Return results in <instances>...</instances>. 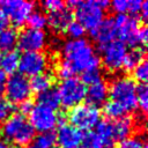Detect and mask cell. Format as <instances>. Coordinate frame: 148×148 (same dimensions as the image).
Masks as SVG:
<instances>
[{
	"mask_svg": "<svg viewBox=\"0 0 148 148\" xmlns=\"http://www.w3.org/2000/svg\"><path fill=\"white\" fill-rule=\"evenodd\" d=\"M62 60L57 66V74L62 80L81 74L88 68L101 67V59L91 43L86 39H68L61 47Z\"/></svg>",
	"mask_w": 148,
	"mask_h": 148,
	"instance_id": "1",
	"label": "cell"
},
{
	"mask_svg": "<svg viewBox=\"0 0 148 148\" xmlns=\"http://www.w3.org/2000/svg\"><path fill=\"white\" fill-rule=\"evenodd\" d=\"M0 134L3 136L5 141L14 147L17 146L24 148L34 139L36 132L24 116L13 113L6 121L2 123Z\"/></svg>",
	"mask_w": 148,
	"mask_h": 148,
	"instance_id": "2",
	"label": "cell"
},
{
	"mask_svg": "<svg viewBox=\"0 0 148 148\" xmlns=\"http://www.w3.org/2000/svg\"><path fill=\"white\" fill-rule=\"evenodd\" d=\"M109 87V98L120 104L126 112H132L138 108L136 83L128 76H118L111 81Z\"/></svg>",
	"mask_w": 148,
	"mask_h": 148,
	"instance_id": "3",
	"label": "cell"
},
{
	"mask_svg": "<svg viewBox=\"0 0 148 148\" xmlns=\"http://www.w3.org/2000/svg\"><path fill=\"white\" fill-rule=\"evenodd\" d=\"M67 119L71 125L81 132H90L101 121V111L94 105L81 103L68 111Z\"/></svg>",
	"mask_w": 148,
	"mask_h": 148,
	"instance_id": "4",
	"label": "cell"
},
{
	"mask_svg": "<svg viewBox=\"0 0 148 148\" xmlns=\"http://www.w3.org/2000/svg\"><path fill=\"white\" fill-rule=\"evenodd\" d=\"M57 90L60 98V105L72 109L83 103L86 99L87 86L80 80V77L72 76L62 80Z\"/></svg>",
	"mask_w": 148,
	"mask_h": 148,
	"instance_id": "5",
	"label": "cell"
},
{
	"mask_svg": "<svg viewBox=\"0 0 148 148\" xmlns=\"http://www.w3.org/2000/svg\"><path fill=\"white\" fill-rule=\"evenodd\" d=\"M73 10L76 18L75 21L79 22L84 30H89L90 32L105 18V10L98 6L97 0L79 1Z\"/></svg>",
	"mask_w": 148,
	"mask_h": 148,
	"instance_id": "6",
	"label": "cell"
},
{
	"mask_svg": "<svg viewBox=\"0 0 148 148\" xmlns=\"http://www.w3.org/2000/svg\"><path fill=\"white\" fill-rule=\"evenodd\" d=\"M29 123L38 133H50L59 124V112L47 106L36 104L29 113Z\"/></svg>",
	"mask_w": 148,
	"mask_h": 148,
	"instance_id": "7",
	"label": "cell"
},
{
	"mask_svg": "<svg viewBox=\"0 0 148 148\" xmlns=\"http://www.w3.org/2000/svg\"><path fill=\"white\" fill-rule=\"evenodd\" d=\"M3 92L6 94V99L12 104H20L27 99H30L32 94L28 77L17 72L7 77Z\"/></svg>",
	"mask_w": 148,
	"mask_h": 148,
	"instance_id": "8",
	"label": "cell"
},
{
	"mask_svg": "<svg viewBox=\"0 0 148 148\" xmlns=\"http://www.w3.org/2000/svg\"><path fill=\"white\" fill-rule=\"evenodd\" d=\"M101 51V64L106 68L109 72H117L121 68L124 58L127 53V46L118 40L114 39L103 46L99 47Z\"/></svg>",
	"mask_w": 148,
	"mask_h": 148,
	"instance_id": "9",
	"label": "cell"
},
{
	"mask_svg": "<svg viewBox=\"0 0 148 148\" xmlns=\"http://www.w3.org/2000/svg\"><path fill=\"white\" fill-rule=\"evenodd\" d=\"M0 8L7 15L9 22H12L15 28H20L27 23L29 15L35 10V2L23 0H5L0 1Z\"/></svg>",
	"mask_w": 148,
	"mask_h": 148,
	"instance_id": "10",
	"label": "cell"
},
{
	"mask_svg": "<svg viewBox=\"0 0 148 148\" xmlns=\"http://www.w3.org/2000/svg\"><path fill=\"white\" fill-rule=\"evenodd\" d=\"M113 23L116 30V39L123 42L126 46L130 45L133 47L136 31L141 25L140 20L134 16H130L128 14H121L113 17Z\"/></svg>",
	"mask_w": 148,
	"mask_h": 148,
	"instance_id": "11",
	"label": "cell"
},
{
	"mask_svg": "<svg viewBox=\"0 0 148 148\" xmlns=\"http://www.w3.org/2000/svg\"><path fill=\"white\" fill-rule=\"evenodd\" d=\"M47 57L43 52H27L20 56L18 73L25 77L42 74L47 68Z\"/></svg>",
	"mask_w": 148,
	"mask_h": 148,
	"instance_id": "12",
	"label": "cell"
},
{
	"mask_svg": "<svg viewBox=\"0 0 148 148\" xmlns=\"http://www.w3.org/2000/svg\"><path fill=\"white\" fill-rule=\"evenodd\" d=\"M46 45V34L43 30L24 28L18 32L16 46L23 53L42 52Z\"/></svg>",
	"mask_w": 148,
	"mask_h": 148,
	"instance_id": "13",
	"label": "cell"
},
{
	"mask_svg": "<svg viewBox=\"0 0 148 148\" xmlns=\"http://www.w3.org/2000/svg\"><path fill=\"white\" fill-rule=\"evenodd\" d=\"M54 135L56 143H58L61 148H79L83 138V132L65 121L58 125Z\"/></svg>",
	"mask_w": 148,
	"mask_h": 148,
	"instance_id": "14",
	"label": "cell"
},
{
	"mask_svg": "<svg viewBox=\"0 0 148 148\" xmlns=\"http://www.w3.org/2000/svg\"><path fill=\"white\" fill-rule=\"evenodd\" d=\"M74 21V14L73 10L69 9L68 7H65L49 14L47 16V24L50 25V28L57 32V34H64L66 32L68 25Z\"/></svg>",
	"mask_w": 148,
	"mask_h": 148,
	"instance_id": "15",
	"label": "cell"
},
{
	"mask_svg": "<svg viewBox=\"0 0 148 148\" xmlns=\"http://www.w3.org/2000/svg\"><path fill=\"white\" fill-rule=\"evenodd\" d=\"M91 37L98 44L99 47L114 40L116 39V30H114L113 17L104 18L101 22V24L91 31Z\"/></svg>",
	"mask_w": 148,
	"mask_h": 148,
	"instance_id": "16",
	"label": "cell"
},
{
	"mask_svg": "<svg viewBox=\"0 0 148 148\" xmlns=\"http://www.w3.org/2000/svg\"><path fill=\"white\" fill-rule=\"evenodd\" d=\"M109 98V87L105 81L101 80L94 84H90L86 91V99L88 104L98 108L103 105Z\"/></svg>",
	"mask_w": 148,
	"mask_h": 148,
	"instance_id": "17",
	"label": "cell"
},
{
	"mask_svg": "<svg viewBox=\"0 0 148 148\" xmlns=\"http://www.w3.org/2000/svg\"><path fill=\"white\" fill-rule=\"evenodd\" d=\"M111 127L114 141L119 142L132 135V132L134 130V119L126 114L119 119L111 120Z\"/></svg>",
	"mask_w": 148,
	"mask_h": 148,
	"instance_id": "18",
	"label": "cell"
},
{
	"mask_svg": "<svg viewBox=\"0 0 148 148\" xmlns=\"http://www.w3.org/2000/svg\"><path fill=\"white\" fill-rule=\"evenodd\" d=\"M56 81V77L52 73L44 72L42 74H38L36 76H32L31 80H29L31 92H35L37 95L53 88V83Z\"/></svg>",
	"mask_w": 148,
	"mask_h": 148,
	"instance_id": "19",
	"label": "cell"
},
{
	"mask_svg": "<svg viewBox=\"0 0 148 148\" xmlns=\"http://www.w3.org/2000/svg\"><path fill=\"white\" fill-rule=\"evenodd\" d=\"M20 54L16 51L0 53V69L8 76L16 73L18 68Z\"/></svg>",
	"mask_w": 148,
	"mask_h": 148,
	"instance_id": "20",
	"label": "cell"
},
{
	"mask_svg": "<svg viewBox=\"0 0 148 148\" xmlns=\"http://www.w3.org/2000/svg\"><path fill=\"white\" fill-rule=\"evenodd\" d=\"M18 32L15 28L7 27L6 29L0 31V53L14 51L17 44Z\"/></svg>",
	"mask_w": 148,
	"mask_h": 148,
	"instance_id": "21",
	"label": "cell"
},
{
	"mask_svg": "<svg viewBox=\"0 0 148 148\" xmlns=\"http://www.w3.org/2000/svg\"><path fill=\"white\" fill-rule=\"evenodd\" d=\"M97 136L99 138V140L102 141L104 148H111L114 145V139H113V134H112V127H111V120H101L97 126L95 127L94 131Z\"/></svg>",
	"mask_w": 148,
	"mask_h": 148,
	"instance_id": "22",
	"label": "cell"
},
{
	"mask_svg": "<svg viewBox=\"0 0 148 148\" xmlns=\"http://www.w3.org/2000/svg\"><path fill=\"white\" fill-rule=\"evenodd\" d=\"M143 60H145V51H143V49L133 47V49H131L130 51H127V53H126V56H125V58H124L121 68H123L126 73H130V72H132L140 62H142Z\"/></svg>",
	"mask_w": 148,
	"mask_h": 148,
	"instance_id": "23",
	"label": "cell"
},
{
	"mask_svg": "<svg viewBox=\"0 0 148 148\" xmlns=\"http://www.w3.org/2000/svg\"><path fill=\"white\" fill-rule=\"evenodd\" d=\"M37 104L57 110L60 106V98H59L57 88H51V89L37 95Z\"/></svg>",
	"mask_w": 148,
	"mask_h": 148,
	"instance_id": "24",
	"label": "cell"
},
{
	"mask_svg": "<svg viewBox=\"0 0 148 148\" xmlns=\"http://www.w3.org/2000/svg\"><path fill=\"white\" fill-rule=\"evenodd\" d=\"M56 146V135L53 132L50 133H39L34 136L29 145L24 148H54Z\"/></svg>",
	"mask_w": 148,
	"mask_h": 148,
	"instance_id": "25",
	"label": "cell"
},
{
	"mask_svg": "<svg viewBox=\"0 0 148 148\" xmlns=\"http://www.w3.org/2000/svg\"><path fill=\"white\" fill-rule=\"evenodd\" d=\"M103 113L106 116V118H108V120H116V119H119V118H121V117H124V116H126V111H125V109L120 105V104H118V103H116V102H113V101H110V99H108L104 104H103Z\"/></svg>",
	"mask_w": 148,
	"mask_h": 148,
	"instance_id": "26",
	"label": "cell"
},
{
	"mask_svg": "<svg viewBox=\"0 0 148 148\" xmlns=\"http://www.w3.org/2000/svg\"><path fill=\"white\" fill-rule=\"evenodd\" d=\"M27 23H28V28L30 29L43 30L47 25V16L40 10H34L29 15Z\"/></svg>",
	"mask_w": 148,
	"mask_h": 148,
	"instance_id": "27",
	"label": "cell"
},
{
	"mask_svg": "<svg viewBox=\"0 0 148 148\" xmlns=\"http://www.w3.org/2000/svg\"><path fill=\"white\" fill-rule=\"evenodd\" d=\"M86 86H90V84H94L102 79V71H101V67H92V68H88L86 69L84 72L81 73V79H80Z\"/></svg>",
	"mask_w": 148,
	"mask_h": 148,
	"instance_id": "28",
	"label": "cell"
},
{
	"mask_svg": "<svg viewBox=\"0 0 148 148\" xmlns=\"http://www.w3.org/2000/svg\"><path fill=\"white\" fill-rule=\"evenodd\" d=\"M136 104L142 113L147 112L148 108V88L146 83L136 84Z\"/></svg>",
	"mask_w": 148,
	"mask_h": 148,
	"instance_id": "29",
	"label": "cell"
},
{
	"mask_svg": "<svg viewBox=\"0 0 148 148\" xmlns=\"http://www.w3.org/2000/svg\"><path fill=\"white\" fill-rule=\"evenodd\" d=\"M81 147L82 148H104L102 141L97 136V134L94 131L86 132L83 134L82 141H81Z\"/></svg>",
	"mask_w": 148,
	"mask_h": 148,
	"instance_id": "30",
	"label": "cell"
},
{
	"mask_svg": "<svg viewBox=\"0 0 148 148\" xmlns=\"http://www.w3.org/2000/svg\"><path fill=\"white\" fill-rule=\"evenodd\" d=\"M132 75H133V81H138L139 84L141 83H146L147 79H148V64L146 60H143L142 62H140L133 71H132Z\"/></svg>",
	"mask_w": 148,
	"mask_h": 148,
	"instance_id": "31",
	"label": "cell"
},
{
	"mask_svg": "<svg viewBox=\"0 0 148 148\" xmlns=\"http://www.w3.org/2000/svg\"><path fill=\"white\" fill-rule=\"evenodd\" d=\"M146 146L145 140L140 135H131L118 142L117 148H143Z\"/></svg>",
	"mask_w": 148,
	"mask_h": 148,
	"instance_id": "32",
	"label": "cell"
},
{
	"mask_svg": "<svg viewBox=\"0 0 148 148\" xmlns=\"http://www.w3.org/2000/svg\"><path fill=\"white\" fill-rule=\"evenodd\" d=\"M14 112V105L5 97L0 96V124L6 121Z\"/></svg>",
	"mask_w": 148,
	"mask_h": 148,
	"instance_id": "33",
	"label": "cell"
},
{
	"mask_svg": "<svg viewBox=\"0 0 148 148\" xmlns=\"http://www.w3.org/2000/svg\"><path fill=\"white\" fill-rule=\"evenodd\" d=\"M66 32L69 35L71 39H81V38H83V36H84V34H86V30H84V28H83L79 22H76V21L74 20V21L68 25Z\"/></svg>",
	"mask_w": 148,
	"mask_h": 148,
	"instance_id": "34",
	"label": "cell"
},
{
	"mask_svg": "<svg viewBox=\"0 0 148 148\" xmlns=\"http://www.w3.org/2000/svg\"><path fill=\"white\" fill-rule=\"evenodd\" d=\"M110 7H111V9L117 15L127 14V10H128V0H116V1H112V2H110Z\"/></svg>",
	"mask_w": 148,
	"mask_h": 148,
	"instance_id": "35",
	"label": "cell"
},
{
	"mask_svg": "<svg viewBox=\"0 0 148 148\" xmlns=\"http://www.w3.org/2000/svg\"><path fill=\"white\" fill-rule=\"evenodd\" d=\"M42 6L46 12H49V14H51V13H54V12L64 8L65 2H62L60 0H46V1L42 2Z\"/></svg>",
	"mask_w": 148,
	"mask_h": 148,
	"instance_id": "36",
	"label": "cell"
},
{
	"mask_svg": "<svg viewBox=\"0 0 148 148\" xmlns=\"http://www.w3.org/2000/svg\"><path fill=\"white\" fill-rule=\"evenodd\" d=\"M141 6H142V1L141 0H130L128 1V10L127 13H130V16H134L140 14L141 10Z\"/></svg>",
	"mask_w": 148,
	"mask_h": 148,
	"instance_id": "37",
	"label": "cell"
},
{
	"mask_svg": "<svg viewBox=\"0 0 148 148\" xmlns=\"http://www.w3.org/2000/svg\"><path fill=\"white\" fill-rule=\"evenodd\" d=\"M34 105H35V104H34V102H32L31 99H27V101L20 103V104H18L20 114H22V116H24V117H25V116H29V113L31 112Z\"/></svg>",
	"mask_w": 148,
	"mask_h": 148,
	"instance_id": "38",
	"label": "cell"
},
{
	"mask_svg": "<svg viewBox=\"0 0 148 148\" xmlns=\"http://www.w3.org/2000/svg\"><path fill=\"white\" fill-rule=\"evenodd\" d=\"M8 24H9V20L7 17V15L5 14V12L0 8V31L6 29L8 27Z\"/></svg>",
	"mask_w": 148,
	"mask_h": 148,
	"instance_id": "39",
	"label": "cell"
},
{
	"mask_svg": "<svg viewBox=\"0 0 148 148\" xmlns=\"http://www.w3.org/2000/svg\"><path fill=\"white\" fill-rule=\"evenodd\" d=\"M140 17L141 21L146 22L148 18V2L147 1H142V6H141V10H140Z\"/></svg>",
	"mask_w": 148,
	"mask_h": 148,
	"instance_id": "40",
	"label": "cell"
},
{
	"mask_svg": "<svg viewBox=\"0 0 148 148\" xmlns=\"http://www.w3.org/2000/svg\"><path fill=\"white\" fill-rule=\"evenodd\" d=\"M7 77L8 76L0 69V96L5 91V86H6V82H7Z\"/></svg>",
	"mask_w": 148,
	"mask_h": 148,
	"instance_id": "41",
	"label": "cell"
},
{
	"mask_svg": "<svg viewBox=\"0 0 148 148\" xmlns=\"http://www.w3.org/2000/svg\"><path fill=\"white\" fill-rule=\"evenodd\" d=\"M0 148H15L13 145H10V143H8L7 141H5V140H0Z\"/></svg>",
	"mask_w": 148,
	"mask_h": 148,
	"instance_id": "42",
	"label": "cell"
},
{
	"mask_svg": "<svg viewBox=\"0 0 148 148\" xmlns=\"http://www.w3.org/2000/svg\"><path fill=\"white\" fill-rule=\"evenodd\" d=\"M143 148H147V145H146V146H145V147H143Z\"/></svg>",
	"mask_w": 148,
	"mask_h": 148,
	"instance_id": "43",
	"label": "cell"
}]
</instances>
